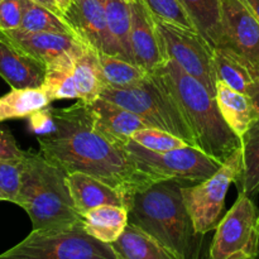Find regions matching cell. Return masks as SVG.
Here are the masks:
<instances>
[{
	"label": "cell",
	"mask_w": 259,
	"mask_h": 259,
	"mask_svg": "<svg viewBox=\"0 0 259 259\" xmlns=\"http://www.w3.org/2000/svg\"><path fill=\"white\" fill-rule=\"evenodd\" d=\"M0 201H4V197H3L2 194H0Z\"/></svg>",
	"instance_id": "cell-40"
},
{
	"label": "cell",
	"mask_w": 259,
	"mask_h": 259,
	"mask_svg": "<svg viewBox=\"0 0 259 259\" xmlns=\"http://www.w3.org/2000/svg\"><path fill=\"white\" fill-rule=\"evenodd\" d=\"M131 42L134 63L147 72H153L166 61L156 20L141 0L131 3Z\"/></svg>",
	"instance_id": "cell-13"
},
{
	"label": "cell",
	"mask_w": 259,
	"mask_h": 259,
	"mask_svg": "<svg viewBox=\"0 0 259 259\" xmlns=\"http://www.w3.org/2000/svg\"><path fill=\"white\" fill-rule=\"evenodd\" d=\"M217 47L239 56L259 78V22L243 0H220V39Z\"/></svg>",
	"instance_id": "cell-11"
},
{
	"label": "cell",
	"mask_w": 259,
	"mask_h": 259,
	"mask_svg": "<svg viewBox=\"0 0 259 259\" xmlns=\"http://www.w3.org/2000/svg\"><path fill=\"white\" fill-rule=\"evenodd\" d=\"M0 259H118V255L111 244L88 234L81 223L66 229L32 230L2 253Z\"/></svg>",
	"instance_id": "cell-6"
},
{
	"label": "cell",
	"mask_w": 259,
	"mask_h": 259,
	"mask_svg": "<svg viewBox=\"0 0 259 259\" xmlns=\"http://www.w3.org/2000/svg\"><path fill=\"white\" fill-rule=\"evenodd\" d=\"M78 39L95 50L119 57L118 48L108 30L105 0H75L65 13Z\"/></svg>",
	"instance_id": "cell-12"
},
{
	"label": "cell",
	"mask_w": 259,
	"mask_h": 259,
	"mask_svg": "<svg viewBox=\"0 0 259 259\" xmlns=\"http://www.w3.org/2000/svg\"><path fill=\"white\" fill-rule=\"evenodd\" d=\"M73 81H75L77 99L80 101L91 105L98 99H100L101 93L105 88V82H104L98 52L88 45H85L76 60Z\"/></svg>",
	"instance_id": "cell-21"
},
{
	"label": "cell",
	"mask_w": 259,
	"mask_h": 259,
	"mask_svg": "<svg viewBox=\"0 0 259 259\" xmlns=\"http://www.w3.org/2000/svg\"><path fill=\"white\" fill-rule=\"evenodd\" d=\"M68 175L40 153L25 151L15 204L29 217L33 230L72 228L82 223L67 182Z\"/></svg>",
	"instance_id": "cell-4"
},
{
	"label": "cell",
	"mask_w": 259,
	"mask_h": 259,
	"mask_svg": "<svg viewBox=\"0 0 259 259\" xmlns=\"http://www.w3.org/2000/svg\"><path fill=\"white\" fill-rule=\"evenodd\" d=\"M22 176V159H0V194L4 201L17 202Z\"/></svg>",
	"instance_id": "cell-32"
},
{
	"label": "cell",
	"mask_w": 259,
	"mask_h": 259,
	"mask_svg": "<svg viewBox=\"0 0 259 259\" xmlns=\"http://www.w3.org/2000/svg\"><path fill=\"white\" fill-rule=\"evenodd\" d=\"M105 86L126 88L142 82L151 72H147L136 63L105 53H98Z\"/></svg>",
	"instance_id": "cell-28"
},
{
	"label": "cell",
	"mask_w": 259,
	"mask_h": 259,
	"mask_svg": "<svg viewBox=\"0 0 259 259\" xmlns=\"http://www.w3.org/2000/svg\"><path fill=\"white\" fill-rule=\"evenodd\" d=\"M105 12L108 30L118 48L119 57L134 63L131 42V3L125 0H105Z\"/></svg>",
	"instance_id": "cell-26"
},
{
	"label": "cell",
	"mask_w": 259,
	"mask_h": 259,
	"mask_svg": "<svg viewBox=\"0 0 259 259\" xmlns=\"http://www.w3.org/2000/svg\"><path fill=\"white\" fill-rule=\"evenodd\" d=\"M217 101L225 123L239 138L259 118L254 101L247 94L233 90L223 82H217Z\"/></svg>",
	"instance_id": "cell-18"
},
{
	"label": "cell",
	"mask_w": 259,
	"mask_h": 259,
	"mask_svg": "<svg viewBox=\"0 0 259 259\" xmlns=\"http://www.w3.org/2000/svg\"><path fill=\"white\" fill-rule=\"evenodd\" d=\"M47 66L13 43L0 30V76L12 89L42 88Z\"/></svg>",
	"instance_id": "cell-14"
},
{
	"label": "cell",
	"mask_w": 259,
	"mask_h": 259,
	"mask_svg": "<svg viewBox=\"0 0 259 259\" xmlns=\"http://www.w3.org/2000/svg\"><path fill=\"white\" fill-rule=\"evenodd\" d=\"M248 95L253 99V101H254L255 106H257V109H258V113H259V78L254 81V83L252 85V88L249 89V93H248Z\"/></svg>",
	"instance_id": "cell-37"
},
{
	"label": "cell",
	"mask_w": 259,
	"mask_h": 259,
	"mask_svg": "<svg viewBox=\"0 0 259 259\" xmlns=\"http://www.w3.org/2000/svg\"><path fill=\"white\" fill-rule=\"evenodd\" d=\"M156 27L162 43L164 60H172L186 73L194 76L217 96L214 47L197 30L157 19Z\"/></svg>",
	"instance_id": "cell-9"
},
{
	"label": "cell",
	"mask_w": 259,
	"mask_h": 259,
	"mask_svg": "<svg viewBox=\"0 0 259 259\" xmlns=\"http://www.w3.org/2000/svg\"><path fill=\"white\" fill-rule=\"evenodd\" d=\"M214 70L217 82H223L239 93H249L255 76L247 62L227 48H214Z\"/></svg>",
	"instance_id": "cell-23"
},
{
	"label": "cell",
	"mask_w": 259,
	"mask_h": 259,
	"mask_svg": "<svg viewBox=\"0 0 259 259\" xmlns=\"http://www.w3.org/2000/svg\"><path fill=\"white\" fill-rule=\"evenodd\" d=\"M3 2H4V0H0V3H3Z\"/></svg>",
	"instance_id": "cell-43"
},
{
	"label": "cell",
	"mask_w": 259,
	"mask_h": 259,
	"mask_svg": "<svg viewBox=\"0 0 259 259\" xmlns=\"http://www.w3.org/2000/svg\"><path fill=\"white\" fill-rule=\"evenodd\" d=\"M258 244V207L252 197L239 192L235 204L217 227L209 259L257 258Z\"/></svg>",
	"instance_id": "cell-10"
},
{
	"label": "cell",
	"mask_w": 259,
	"mask_h": 259,
	"mask_svg": "<svg viewBox=\"0 0 259 259\" xmlns=\"http://www.w3.org/2000/svg\"><path fill=\"white\" fill-rule=\"evenodd\" d=\"M2 32L18 47L39 60L46 66L82 42L76 35L65 33L29 32L20 28Z\"/></svg>",
	"instance_id": "cell-17"
},
{
	"label": "cell",
	"mask_w": 259,
	"mask_h": 259,
	"mask_svg": "<svg viewBox=\"0 0 259 259\" xmlns=\"http://www.w3.org/2000/svg\"><path fill=\"white\" fill-rule=\"evenodd\" d=\"M126 3H133V2H136V0H125Z\"/></svg>",
	"instance_id": "cell-41"
},
{
	"label": "cell",
	"mask_w": 259,
	"mask_h": 259,
	"mask_svg": "<svg viewBox=\"0 0 259 259\" xmlns=\"http://www.w3.org/2000/svg\"><path fill=\"white\" fill-rule=\"evenodd\" d=\"M125 149L142 172L159 181L176 180L187 185L200 184L211 177L223 164L192 146L157 153L131 139Z\"/></svg>",
	"instance_id": "cell-7"
},
{
	"label": "cell",
	"mask_w": 259,
	"mask_h": 259,
	"mask_svg": "<svg viewBox=\"0 0 259 259\" xmlns=\"http://www.w3.org/2000/svg\"><path fill=\"white\" fill-rule=\"evenodd\" d=\"M51 100L42 88L12 89L0 96V123L12 119L29 118L33 113L50 106Z\"/></svg>",
	"instance_id": "cell-24"
},
{
	"label": "cell",
	"mask_w": 259,
	"mask_h": 259,
	"mask_svg": "<svg viewBox=\"0 0 259 259\" xmlns=\"http://www.w3.org/2000/svg\"><path fill=\"white\" fill-rule=\"evenodd\" d=\"M30 2L37 3V4L42 5V7H45V8H47V9H50L51 12H53V13H56V14H58V15H61V17H63V14H62V13H61V10L58 9L57 5H56L55 3H53V0H30Z\"/></svg>",
	"instance_id": "cell-36"
},
{
	"label": "cell",
	"mask_w": 259,
	"mask_h": 259,
	"mask_svg": "<svg viewBox=\"0 0 259 259\" xmlns=\"http://www.w3.org/2000/svg\"><path fill=\"white\" fill-rule=\"evenodd\" d=\"M157 19L196 30L191 18L179 0H141Z\"/></svg>",
	"instance_id": "cell-30"
},
{
	"label": "cell",
	"mask_w": 259,
	"mask_h": 259,
	"mask_svg": "<svg viewBox=\"0 0 259 259\" xmlns=\"http://www.w3.org/2000/svg\"><path fill=\"white\" fill-rule=\"evenodd\" d=\"M55 131L38 138L39 153L66 174L90 175L129 199L159 180L137 167L125 146L110 141L95 126L88 104L53 109Z\"/></svg>",
	"instance_id": "cell-1"
},
{
	"label": "cell",
	"mask_w": 259,
	"mask_h": 259,
	"mask_svg": "<svg viewBox=\"0 0 259 259\" xmlns=\"http://www.w3.org/2000/svg\"><path fill=\"white\" fill-rule=\"evenodd\" d=\"M242 168L243 153L240 147L211 177L200 184L182 187L184 204L197 233L205 235L217 229L222 220L228 189L233 182H237Z\"/></svg>",
	"instance_id": "cell-8"
},
{
	"label": "cell",
	"mask_w": 259,
	"mask_h": 259,
	"mask_svg": "<svg viewBox=\"0 0 259 259\" xmlns=\"http://www.w3.org/2000/svg\"><path fill=\"white\" fill-rule=\"evenodd\" d=\"M89 106L96 128L120 146H125L138 131L149 128L141 116L105 99H98Z\"/></svg>",
	"instance_id": "cell-16"
},
{
	"label": "cell",
	"mask_w": 259,
	"mask_h": 259,
	"mask_svg": "<svg viewBox=\"0 0 259 259\" xmlns=\"http://www.w3.org/2000/svg\"><path fill=\"white\" fill-rule=\"evenodd\" d=\"M252 259H257V258H252Z\"/></svg>",
	"instance_id": "cell-44"
},
{
	"label": "cell",
	"mask_w": 259,
	"mask_h": 259,
	"mask_svg": "<svg viewBox=\"0 0 259 259\" xmlns=\"http://www.w3.org/2000/svg\"><path fill=\"white\" fill-rule=\"evenodd\" d=\"M29 126L34 133L43 134L52 133L55 131V118H53V109L47 106L40 110L35 111L29 116Z\"/></svg>",
	"instance_id": "cell-34"
},
{
	"label": "cell",
	"mask_w": 259,
	"mask_h": 259,
	"mask_svg": "<svg viewBox=\"0 0 259 259\" xmlns=\"http://www.w3.org/2000/svg\"><path fill=\"white\" fill-rule=\"evenodd\" d=\"M83 47L85 43L81 42L75 48L67 51L47 65V72L42 89L48 95L51 103L56 100L77 99L75 81H73V71H75L76 60Z\"/></svg>",
	"instance_id": "cell-19"
},
{
	"label": "cell",
	"mask_w": 259,
	"mask_h": 259,
	"mask_svg": "<svg viewBox=\"0 0 259 259\" xmlns=\"http://www.w3.org/2000/svg\"><path fill=\"white\" fill-rule=\"evenodd\" d=\"M157 71L180 106L194 134L197 148L224 163L242 147V142L225 123L217 98L175 61L166 60Z\"/></svg>",
	"instance_id": "cell-3"
},
{
	"label": "cell",
	"mask_w": 259,
	"mask_h": 259,
	"mask_svg": "<svg viewBox=\"0 0 259 259\" xmlns=\"http://www.w3.org/2000/svg\"><path fill=\"white\" fill-rule=\"evenodd\" d=\"M73 2H75V0H53V3L57 5L58 9H60L61 13L63 14V17H65V13L70 9L71 5L73 4Z\"/></svg>",
	"instance_id": "cell-38"
},
{
	"label": "cell",
	"mask_w": 259,
	"mask_h": 259,
	"mask_svg": "<svg viewBox=\"0 0 259 259\" xmlns=\"http://www.w3.org/2000/svg\"><path fill=\"white\" fill-rule=\"evenodd\" d=\"M20 29L29 30V32L65 33V34L76 35L75 30L71 27L70 23L65 19V17H61V15L51 12L47 8L34 2H30V0H24V10H23Z\"/></svg>",
	"instance_id": "cell-29"
},
{
	"label": "cell",
	"mask_w": 259,
	"mask_h": 259,
	"mask_svg": "<svg viewBox=\"0 0 259 259\" xmlns=\"http://www.w3.org/2000/svg\"><path fill=\"white\" fill-rule=\"evenodd\" d=\"M100 98L137 114L149 128L168 132L189 146L196 147L186 119L157 70L137 85L126 88L105 86Z\"/></svg>",
	"instance_id": "cell-5"
},
{
	"label": "cell",
	"mask_w": 259,
	"mask_h": 259,
	"mask_svg": "<svg viewBox=\"0 0 259 259\" xmlns=\"http://www.w3.org/2000/svg\"><path fill=\"white\" fill-rule=\"evenodd\" d=\"M25 151L20 149L14 137L8 131L0 129V159H22Z\"/></svg>",
	"instance_id": "cell-35"
},
{
	"label": "cell",
	"mask_w": 259,
	"mask_h": 259,
	"mask_svg": "<svg viewBox=\"0 0 259 259\" xmlns=\"http://www.w3.org/2000/svg\"><path fill=\"white\" fill-rule=\"evenodd\" d=\"M24 10V0H4L0 3V30L20 28Z\"/></svg>",
	"instance_id": "cell-33"
},
{
	"label": "cell",
	"mask_w": 259,
	"mask_h": 259,
	"mask_svg": "<svg viewBox=\"0 0 259 259\" xmlns=\"http://www.w3.org/2000/svg\"><path fill=\"white\" fill-rule=\"evenodd\" d=\"M128 224V209L124 206L104 205L90 210L82 217L86 233L106 244L116 242Z\"/></svg>",
	"instance_id": "cell-20"
},
{
	"label": "cell",
	"mask_w": 259,
	"mask_h": 259,
	"mask_svg": "<svg viewBox=\"0 0 259 259\" xmlns=\"http://www.w3.org/2000/svg\"><path fill=\"white\" fill-rule=\"evenodd\" d=\"M259 22V0H243Z\"/></svg>",
	"instance_id": "cell-39"
},
{
	"label": "cell",
	"mask_w": 259,
	"mask_h": 259,
	"mask_svg": "<svg viewBox=\"0 0 259 259\" xmlns=\"http://www.w3.org/2000/svg\"><path fill=\"white\" fill-rule=\"evenodd\" d=\"M197 32L217 47L220 39V0H179Z\"/></svg>",
	"instance_id": "cell-27"
},
{
	"label": "cell",
	"mask_w": 259,
	"mask_h": 259,
	"mask_svg": "<svg viewBox=\"0 0 259 259\" xmlns=\"http://www.w3.org/2000/svg\"><path fill=\"white\" fill-rule=\"evenodd\" d=\"M132 139L137 142L139 146L144 147L152 152H157V153H164V152L189 146L186 142H184L179 137L156 128H146L138 131L137 133H134Z\"/></svg>",
	"instance_id": "cell-31"
},
{
	"label": "cell",
	"mask_w": 259,
	"mask_h": 259,
	"mask_svg": "<svg viewBox=\"0 0 259 259\" xmlns=\"http://www.w3.org/2000/svg\"><path fill=\"white\" fill-rule=\"evenodd\" d=\"M67 182L75 207L81 217L104 205L124 206L128 209L131 202V199L123 192L82 172L68 174Z\"/></svg>",
	"instance_id": "cell-15"
},
{
	"label": "cell",
	"mask_w": 259,
	"mask_h": 259,
	"mask_svg": "<svg viewBox=\"0 0 259 259\" xmlns=\"http://www.w3.org/2000/svg\"><path fill=\"white\" fill-rule=\"evenodd\" d=\"M243 153V168L235 186L238 194H245L254 199L259 192V118L240 138Z\"/></svg>",
	"instance_id": "cell-25"
},
{
	"label": "cell",
	"mask_w": 259,
	"mask_h": 259,
	"mask_svg": "<svg viewBox=\"0 0 259 259\" xmlns=\"http://www.w3.org/2000/svg\"><path fill=\"white\" fill-rule=\"evenodd\" d=\"M257 259H259V244H258V255H257Z\"/></svg>",
	"instance_id": "cell-42"
},
{
	"label": "cell",
	"mask_w": 259,
	"mask_h": 259,
	"mask_svg": "<svg viewBox=\"0 0 259 259\" xmlns=\"http://www.w3.org/2000/svg\"><path fill=\"white\" fill-rule=\"evenodd\" d=\"M111 247L118 259H176L154 238L132 224Z\"/></svg>",
	"instance_id": "cell-22"
},
{
	"label": "cell",
	"mask_w": 259,
	"mask_h": 259,
	"mask_svg": "<svg viewBox=\"0 0 259 259\" xmlns=\"http://www.w3.org/2000/svg\"><path fill=\"white\" fill-rule=\"evenodd\" d=\"M184 182L163 180L132 195L129 224L143 230L176 259H201L202 238L182 199Z\"/></svg>",
	"instance_id": "cell-2"
}]
</instances>
